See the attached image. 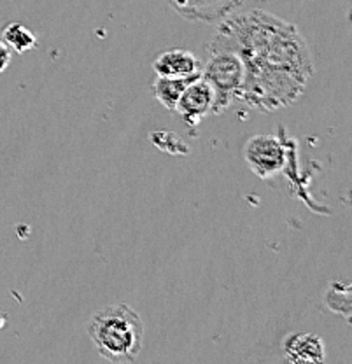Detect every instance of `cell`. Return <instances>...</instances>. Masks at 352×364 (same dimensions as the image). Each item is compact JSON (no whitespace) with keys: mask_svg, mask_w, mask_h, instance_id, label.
<instances>
[{"mask_svg":"<svg viewBox=\"0 0 352 364\" xmlns=\"http://www.w3.org/2000/svg\"><path fill=\"white\" fill-rule=\"evenodd\" d=\"M286 364H324V343L316 333H294L284 341Z\"/></svg>","mask_w":352,"mask_h":364,"instance_id":"52a82bcc","label":"cell"},{"mask_svg":"<svg viewBox=\"0 0 352 364\" xmlns=\"http://www.w3.org/2000/svg\"><path fill=\"white\" fill-rule=\"evenodd\" d=\"M156 77H196L200 75V60L186 49H169L160 53L153 63Z\"/></svg>","mask_w":352,"mask_h":364,"instance_id":"ba28073f","label":"cell"},{"mask_svg":"<svg viewBox=\"0 0 352 364\" xmlns=\"http://www.w3.org/2000/svg\"><path fill=\"white\" fill-rule=\"evenodd\" d=\"M188 127H196L209 114H214V91L202 75L193 79L183 91L177 104V111Z\"/></svg>","mask_w":352,"mask_h":364,"instance_id":"5b68a950","label":"cell"},{"mask_svg":"<svg viewBox=\"0 0 352 364\" xmlns=\"http://www.w3.org/2000/svg\"><path fill=\"white\" fill-rule=\"evenodd\" d=\"M2 41L9 46L11 51L16 53H26L37 46V39L25 25L21 23H9L4 28Z\"/></svg>","mask_w":352,"mask_h":364,"instance_id":"30bf717a","label":"cell"},{"mask_svg":"<svg viewBox=\"0 0 352 364\" xmlns=\"http://www.w3.org/2000/svg\"><path fill=\"white\" fill-rule=\"evenodd\" d=\"M326 305L333 312L340 314L346 318L351 317V286L343 282L331 284L326 293Z\"/></svg>","mask_w":352,"mask_h":364,"instance_id":"8fae6325","label":"cell"},{"mask_svg":"<svg viewBox=\"0 0 352 364\" xmlns=\"http://www.w3.org/2000/svg\"><path fill=\"white\" fill-rule=\"evenodd\" d=\"M209 43L237 53L244 65L238 100L260 112L293 105L314 75L310 49L298 26L268 11H235L219 21Z\"/></svg>","mask_w":352,"mask_h":364,"instance_id":"6da1fadb","label":"cell"},{"mask_svg":"<svg viewBox=\"0 0 352 364\" xmlns=\"http://www.w3.org/2000/svg\"><path fill=\"white\" fill-rule=\"evenodd\" d=\"M90 338L98 354L114 364H130L142 350V318L128 305H107L93 314Z\"/></svg>","mask_w":352,"mask_h":364,"instance_id":"7a4b0ae2","label":"cell"},{"mask_svg":"<svg viewBox=\"0 0 352 364\" xmlns=\"http://www.w3.org/2000/svg\"><path fill=\"white\" fill-rule=\"evenodd\" d=\"M11 60H13V51H11L9 46L4 43V41H0V74L9 67Z\"/></svg>","mask_w":352,"mask_h":364,"instance_id":"7c38bea8","label":"cell"},{"mask_svg":"<svg viewBox=\"0 0 352 364\" xmlns=\"http://www.w3.org/2000/svg\"><path fill=\"white\" fill-rule=\"evenodd\" d=\"M196 77H198V75H196ZM193 79L195 77H156L153 86L154 97H156V100L164 105L166 111L176 112L181 95H183V91L186 90V86L193 81Z\"/></svg>","mask_w":352,"mask_h":364,"instance_id":"9c48e42d","label":"cell"},{"mask_svg":"<svg viewBox=\"0 0 352 364\" xmlns=\"http://www.w3.org/2000/svg\"><path fill=\"white\" fill-rule=\"evenodd\" d=\"M207 62L200 70L214 91V114L225 112L235 100L240 98L244 85V65L232 49L207 43Z\"/></svg>","mask_w":352,"mask_h":364,"instance_id":"3957f363","label":"cell"},{"mask_svg":"<svg viewBox=\"0 0 352 364\" xmlns=\"http://www.w3.org/2000/svg\"><path fill=\"white\" fill-rule=\"evenodd\" d=\"M244 158L260 179H272L286 166L287 151L275 135H255L245 142Z\"/></svg>","mask_w":352,"mask_h":364,"instance_id":"277c9868","label":"cell"},{"mask_svg":"<svg viewBox=\"0 0 352 364\" xmlns=\"http://www.w3.org/2000/svg\"><path fill=\"white\" fill-rule=\"evenodd\" d=\"M170 7L189 21H221L238 11L244 0H169Z\"/></svg>","mask_w":352,"mask_h":364,"instance_id":"8992f818","label":"cell"}]
</instances>
